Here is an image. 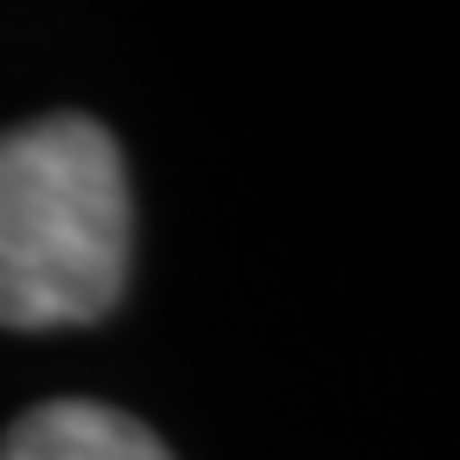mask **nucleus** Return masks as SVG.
Returning <instances> with one entry per match:
<instances>
[{
  "label": "nucleus",
  "mask_w": 460,
  "mask_h": 460,
  "mask_svg": "<svg viewBox=\"0 0 460 460\" xmlns=\"http://www.w3.org/2000/svg\"><path fill=\"white\" fill-rule=\"evenodd\" d=\"M135 205L122 147L90 115L0 135V326H96L128 288Z\"/></svg>",
  "instance_id": "1"
},
{
  "label": "nucleus",
  "mask_w": 460,
  "mask_h": 460,
  "mask_svg": "<svg viewBox=\"0 0 460 460\" xmlns=\"http://www.w3.org/2000/svg\"><path fill=\"white\" fill-rule=\"evenodd\" d=\"M0 460H172L166 441L109 402H39L0 441Z\"/></svg>",
  "instance_id": "2"
}]
</instances>
